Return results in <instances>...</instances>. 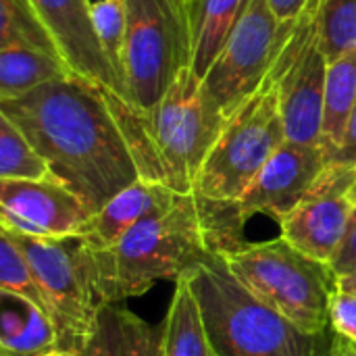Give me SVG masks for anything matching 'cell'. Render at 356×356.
<instances>
[{"instance_id":"34","label":"cell","mask_w":356,"mask_h":356,"mask_svg":"<svg viewBox=\"0 0 356 356\" xmlns=\"http://www.w3.org/2000/svg\"><path fill=\"white\" fill-rule=\"evenodd\" d=\"M175 4H177L179 13L184 15V19L188 21V13H186V0H175ZM188 25H190V21H188ZM190 33H192V31H190Z\"/></svg>"},{"instance_id":"23","label":"cell","mask_w":356,"mask_h":356,"mask_svg":"<svg viewBox=\"0 0 356 356\" xmlns=\"http://www.w3.org/2000/svg\"><path fill=\"white\" fill-rule=\"evenodd\" d=\"M92 23L96 38L115 69L127 100L125 83V38H127V2L125 0H96L92 2Z\"/></svg>"},{"instance_id":"24","label":"cell","mask_w":356,"mask_h":356,"mask_svg":"<svg viewBox=\"0 0 356 356\" xmlns=\"http://www.w3.org/2000/svg\"><path fill=\"white\" fill-rule=\"evenodd\" d=\"M317 38L327 63L356 50V0H323Z\"/></svg>"},{"instance_id":"5","label":"cell","mask_w":356,"mask_h":356,"mask_svg":"<svg viewBox=\"0 0 356 356\" xmlns=\"http://www.w3.org/2000/svg\"><path fill=\"white\" fill-rule=\"evenodd\" d=\"M23 250L42 288L58 350L79 356L104 307L98 292L94 257L79 236L33 238L2 229Z\"/></svg>"},{"instance_id":"16","label":"cell","mask_w":356,"mask_h":356,"mask_svg":"<svg viewBox=\"0 0 356 356\" xmlns=\"http://www.w3.org/2000/svg\"><path fill=\"white\" fill-rule=\"evenodd\" d=\"M165 323L150 325L129 309L111 302L96 317L79 356H163Z\"/></svg>"},{"instance_id":"30","label":"cell","mask_w":356,"mask_h":356,"mask_svg":"<svg viewBox=\"0 0 356 356\" xmlns=\"http://www.w3.org/2000/svg\"><path fill=\"white\" fill-rule=\"evenodd\" d=\"M332 163L356 167V102L353 113H350L348 125H346L344 142H342V146H340V150H338V154H336V159Z\"/></svg>"},{"instance_id":"31","label":"cell","mask_w":356,"mask_h":356,"mask_svg":"<svg viewBox=\"0 0 356 356\" xmlns=\"http://www.w3.org/2000/svg\"><path fill=\"white\" fill-rule=\"evenodd\" d=\"M332 356H356V342L342 340V338L336 336V346H334Z\"/></svg>"},{"instance_id":"27","label":"cell","mask_w":356,"mask_h":356,"mask_svg":"<svg viewBox=\"0 0 356 356\" xmlns=\"http://www.w3.org/2000/svg\"><path fill=\"white\" fill-rule=\"evenodd\" d=\"M330 327L338 338L356 342V294L336 288L330 300Z\"/></svg>"},{"instance_id":"20","label":"cell","mask_w":356,"mask_h":356,"mask_svg":"<svg viewBox=\"0 0 356 356\" xmlns=\"http://www.w3.org/2000/svg\"><path fill=\"white\" fill-rule=\"evenodd\" d=\"M246 0H202L192 25V69L207 77L209 69L223 50Z\"/></svg>"},{"instance_id":"3","label":"cell","mask_w":356,"mask_h":356,"mask_svg":"<svg viewBox=\"0 0 356 356\" xmlns=\"http://www.w3.org/2000/svg\"><path fill=\"white\" fill-rule=\"evenodd\" d=\"M215 356H332L336 334H309L254 298L229 271L223 252L186 273Z\"/></svg>"},{"instance_id":"12","label":"cell","mask_w":356,"mask_h":356,"mask_svg":"<svg viewBox=\"0 0 356 356\" xmlns=\"http://www.w3.org/2000/svg\"><path fill=\"white\" fill-rule=\"evenodd\" d=\"M0 227L33 238H69L94 217L86 202L56 177L0 179Z\"/></svg>"},{"instance_id":"19","label":"cell","mask_w":356,"mask_h":356,"mask_svg":"<svg viewBox=\"0 0 356 356\" xmlns=\"http://www.w3.org/2000/svg\"><path fill=\"white\" fill-rule=\"evenodd\" d=\"M71 73L73 69L63 58L25 48H2L0 100L19 98L40 86L67 79Z\"/></svg>"},{"instance_id":"36","label":"cell","mask_w":356,"mask_h":356,"mask_svg":"<svg viewBox=\"0 0 356 356\" xmlns=\"http://www.w3.org/2000/svg\"><path fill=\"white\" fill-rule=\"evenodd\" d=\"M48 356H75V355H71V353H65V350H54V353H50Z\"/></svg>"},{"instance_id":"10","label":"cell","mask_w":356,"mask_h":356,"mask_svg":"<svg viewBox=\"0 0 356 356\" xmlns=\"http://www.w3.org/2000/svg\"><path fill=\"white\" fill-rule=\"evenodd\" d=\"M327 65L317 29L294 35L280 48L269 77L277 81L288 142L321 148Z\"/></svg>"},{"instance_id":"1","label":"cell","mask_w":356,"mask_h":356,"mask_svg":"<svg viewBox=\"0 0 356 356\" xmlns=\"http://www.w3.org/2000/svg\"><path fill=\"white\" fill-rule=\"evenodd\" d=\"M0 113L23 131L48 161L52 175L94 215L140 179L102 86L77 73L19 98L0 100Z\"/></svg>"},{"instance_id":"14","label":"cell","mask_w":356,"mask_h":356,"mask_svg":"<svg viewBox=\"0 0 356 356\" xmlns=\"http://www.w3.org/2000/svg\"><path fill=\"white\" fill-rule=\"evenodd\" d=\"M33 8L50 29L54 42L73 73L117 92L125 98V90L111 67L92 23L90 0H31Z\"/></svg>"},{"instance_id":"33","label":"cell","mask_w":356,"mask_h":356,"mask_svg":"<svg viewBox=\"0 0 356 356\" xmlns=\"http://www.w3.org/2000/svg\"><path fill=\"white\" fill-rule=\"evenodd\" d=\"M200 2L202 0H186V13H188V21H190V31H192V25H194V19H196Z\"/></svg>"},{"instance_id":"21","label":"cell","mask_w":356,"mask_h":356,"mask_svg":"<svg viewBox=\"0 0 356 356\" xmlns=\"http://www.w3.org/2000/svg\"><path fill=\"white\" fill-rule=\"evenodd\" d=\"M2 48H25L63 58L58 44L31 0H0V50Z\"/></svg>"},{"instance_id":"9","label":"cell","mask_w":356,"mask_h":356,"mask_svg":"<svg viewBox=\"0 0 356 356\" xmlns=\"http://www.w3.org/2000/svg\"><path fill=\"white\" fill-rule=\"evenodd\" d=\"M280 50V21L269 0H246L204 88L225 117L269 75Z\"/></svg>"},{"instance_id":"35","label":"cell","mask_w":356,"mask_h":356,"mask_svg":"<svg viewBox=\"0 0 356 356\" xmlns=\"http://www.w3.org/2000/svg\"><path fill=\"white\" fill-rule=\"evenodd\" d=\"M350 202H353V207L356 209V184L353 186V190H350Z\"/></svg>"},{"instance_id":"18","label":"cell","mask_w":356,"mask_h":356,"mask_svg":"<svg viewBox=\"0 0 356 356\" xmlns=\"http://www.w3.org/2000/svg\"><path fill=\"white\" fill-rule=\"evenodd\" d=\"M163 323V356H215L188 275L175 282L173 300Z\"/></svg>"},{"instance_id":"11","label":"cell","mask_w":356,"mask_h":356,"mask_svg":"<svg viewBox=\"0 0 356 356\" xmlns=\"http://www.w3.org/2000/svg\"><path fill=\"white\" fill-rule=\"evenodd\" d=\"M356 184V167L330 163L305 198L280 223L282 236L300 252L332 263L338 254L353 217L350 190Z\"/></svg>"},{"instance_id":"17","label":"cell","mask_w":356,"mask_h":356,"mask_svg":"<svg viewBox=\"0 0 356 356\" xmlns=\"http://www.w3.org/2000/svg\"><path fill=\"white\" fill-rule=\"evenodd\" d=\"M356 102V50L327 65L321 150L327 165L336 159Z\"/></svg>"},{"instance_id":"29","label":"cell","mask_w":356,"mask_h":356,"mask_svg":"<svg viewBox=\"0 0 356 356\" xmlns=\"http://www.w3.org/2000/svg\"><path fill=\"white\" fill-rule=\"evenodd\" d=\"M269 4L280 21V44H282L284 33L298 21V17L307 10L311 0H269Z\"/></svg>"},{"instance_id":"25","label":"cell","mask_w":356,"mask_h":356,"mask_svg":"<svg viewBox=\"0 0 356 356\" xmlns=\"http://www.w3.org/2000/svg\"><path fill=\"white\" fill-rule=\"evenodd\" d=\"M0 292H8L31 302L48 317V307L31 265L27 263L23 250L4 232H0Z\"/></svg>"},{"instance_id":"6","label":"cell","mask_w":356,"mask_h":356,"mask_svg":"<svg viewBox=\"0 0 356 356\" xmlns=\"http://www.w3.org/2000/svg\"><path fill=\"white\" fill-rule=\"evenodd\" d=\"M277 81L267 79L227 117L194 181V194L238 200L286 142Z\"/></svg>"},{"instance_id":"8","label":"cell","mask_w":356,"mask_h":356,"mask_svg":"<svg viewBox=\"0 0 356 356\" xmlns=\"http://www.w3.org/2000/svg\"><path fill=\"white\" fill-rule=\"evenodd\" d=\"M127 100L148 113L192 65V33L175 0H125Z\"/></svg>"},{"instance_id":"28","label":"cell","mask_w":356,"mask_h":356,"mask_svg":"<svg viewBox=\"0 0 356 356\" xmlns=\"http://www.w3.org/2000/svg\"><path fill=\"white\" fill-rule=\"evenodd\" d=\"M330 265H332L336 275H344V273H350L353 269H356V209L353 211L350 225H348V232L344 236V242H342L338 254L334 257V261Z\"/></svg>"},{"instance_id":"7","label":"cell","mask_w":356,"mask_h":356,"mask_svg":"<svg viewBox=\"0 0 356 356\" xmlns=\"http://www.w3.org/2000/svg\"><path fill=\"white\" fill-rule=\"evenodd\" d=\"M144 121L161 181L177 194H192L198 171L227 121L209 96L202 77L192 67L181 69L161 102L144 113Z\"/></svg>"},{"instance_id":"2","label":"cell","mask_w":356,"mask_h":356,"mask_svg":"<svg viewBox=\"0 0 356 356\" xmlns=\"http://www.w3.org/2000/svg\"><path fill=\"white\" fill-rule=\"evenodd\" d=\"M244 227L236 200L179 194L173 207L140 221L117 246L90 250L98 292L104 305H121L146 294L156 282H179L211 254L244 246Z\"/></svg>"},{"instance_id":"15","label":"cell","mask_w":356,"mask_h":356,"mask_svg":"<svg viewBox=\"0 0 356 356\" xmlns=\"http://www.w3.org/2000/svg\"><path fill=\"white\" fill-rule=\"evenodd\" d=\"M179 194L165 184L146 179L134 181L129 188L111 198L77 234L92 252L117 246L127 232L150 215L163 213L175 204Z\"/></svg>"},{"instance_id":"26","label":"cell","mask_w":356,"mask_h":356,"mask_svg":"<svg viewBox=\"0 0 356 356\" xmlns=\"http://www.w3.org/2000/svg\"><path fill=\"white\" fill-rule=\"evenodd\" d=\"M54 350H58L56 330L35 307L31 309L27 330L13 342L0 344V356H48Z\"/></svg>"},{"instance_id":"32","label":"cell","mask_w":356,"mask_h":356,"mask_svg":"<svg viewBox=\"0 0 356 356\" xmlns=\"http://www.w3.org/2000/svg\"><path fill=\"white\" fill-rule=\"evenodd\" d=\"M338 288H340V290H346V292H353V294H356V269H353L350 273L338 275Z\"/></svg>"},{"instance_id":"22","label":"cell","mask_w":356,"mask_h":356,"mask_svg":"<svg viewBox=\"0 0 356 356\" xmlns=\"http://www.w3.org/2000/svg\"><path fill=\"white\" fill-rule=\"evenodd\" d=\"M48 161L31 146L23 131L0 113V179H52Z\"/></svg>"},{"instance_id":"13","label":"cell","mask_w":356,"mask_h":356,"mask_svg":"<svg viewBox=\"0 0 356 356\" xmlns=\"http://www.w3.org/2000/svg\"><path fill=\"white\" fill-rule=\"evenodd\" d=\"M325 167L327 159L319 146L286 140L248 190L236 200L242 219L248 221L254 215H267L282 223L305 198Z\"/></svg>"},{"instance_id":"4","label":"cell","mask_w":356,"mask_h":356,"mask_svg":"<svg viewBox=\"0 0 356 356\" xmlns=\"http://www.w3.org/2000/svg\"><path fill=\"white\" fill-rule=\"evenodd\" d=\"M236 280L261 302L275 309L309 334H325L330 327V300L338 288V275L330 263H321L284 236L267 242H246L223 252Z\"/></svg>"}]
</instances>
